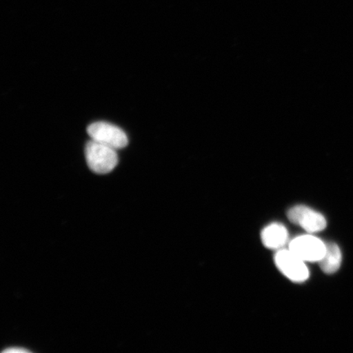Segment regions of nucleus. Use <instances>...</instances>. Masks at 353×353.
Returning <instances> with one entry per match:
<instances>
[{
  "instance_id": "nucleus-8",
  "label": "nucleus",
  "mask_w": 353,
  "mask_h": 353,
  "mask_svg": "<svg viewBox=\"0 0 353 353\" xmlns=\"http://www.w3.org/2000/svg\"><path fill=\"white\" fill-rule=\"evenodd\" d=\"M3 352L7 353H25V352H29L28 350H25V348H19V347H14V348H8V350H6Z\"/></svg>"
},
{
  "instance_id": "nucleus-1",
  "label": "nucleus",
  "mask_w": 353,
  "mask_h": 353,
  "mask_svg": "<svg viewBox=\"0 0 353 353\" xmlns=\"http://www.w3.org/2000/svg\"><path fill=\"white\" fill-rule=\"evenodd\" d=\"M85 157L88 167L96 174H108L118 164L117 150L94 140L86 145Z\"/></svg>"
},
{
  "instance_id": "nucleus-7",
  "label": "nucleus",
  "mask_w": 353,
  "mask_h": 353,
  "mask_svg": "<svg viewBox=\"0 0 353 353\" xmlns=\"http://www.w3.org/2000/svg\"><path fill=\"white\" fill-rule=\"evenodd\" d=\"M342 254L339 247L334 243L326 245V251L324 257L321 259L320 267L326 274H333L341 268Z\"/></svg>"
},
{
  "instance_id": "nucleus-6",
  "label": "nucleus",
  "mask_w": 353,
  "mask_h": 353,
  "mask_svg": "<svg viewBox=\"0 0 353 353\" xmlns=\"http://www.w3.org/2000/svg\"><path fill=\"white\" fill-rule=\"evenodd\" d=\"M262 242L268 249L283 248L289 239L287 229L281 223H272L265 228L261 234Z\"/></svg>"
},
{
  "instance_id": "nucleus-3",
  "label": "nucleus",
  "mask_w": 353,
  "mask_h": 353,
  "mask_svg": "<svg viewBox=\"0 0 353 353\" xmlns=\"http://www.w3.org/2000/svg\"><path fill=\"white\" fill-rule=\"evenodd\" d=\"M275 263L278 269L294 282H303L309 278L305 262L289 249L278 251L275 255Z\"/></svg>"
},
{
  "instance_id": "nucleus-2",
  "label": "nucleus",
  "mask_w": 353,
  "mask_h": 353,
  "mask_svg": "<svg viewBox=\"0 0 353 353\" xmlns=\"http://www.w3.org/2000/svg\"><path fill=\"white\" fill-rule=\"evenodd\" d=\"M87 132L92 140L116 150L125 148L129 143L125 132L107 122L92 123Z\"/></svg>"
},
{
  "instance_id": "nucleus-4",
  "label": "nucleus",
  "mask_w": 353,
  "mask_h": 353,
  "mask_svg": "<svg viewBox=\"0 0 353 353\" xmlns=\"http://www.w3.org/2000/svg\"><path fill=\"white\" fill-rule=\"evenodd\" d=\"M289 250L304 262H320L326 251L325 243L316 236H300L291 241Z\"/></svg>"
},
{
  "instance_id": "nucleus-5",
  "label": "nucleus",
  "mask_w": 353,
  "mask_h": 353,
  "mask_svg": "<svg viewBox=\"0 0 353 353\" xmlns=\"http://www.w3.org/2000/svg\"><path fill=\"white\" fill-rule=\"evenodd\" d=\"M288 218L290 222L310 233L323 231L327 224L323 215L304 205L291 208L288 212Z\"/></svg>"
}]
</instances>
